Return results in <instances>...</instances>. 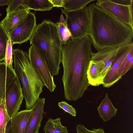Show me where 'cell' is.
Segmentation results:
<instances>
[{
  "label": "cell",
  "mask_w": 133,
  "mask_h": 133,
  "mask_svg": "<svg viewBox=\"0 0 133 133\" xmlns=\"http://www.w3.org/2000/svg\"><path fill=\"white\" fill-rule=\"evenodd\" d=\"M7 113L5 100H2L0 104V133H5L6 126L10 120Z\"/></svg>",
  "instance_id": "cell-22"
},
{
  "label": "cell",
  "mask_w": 133,
  "mask_h": 133,
  "mask_svg": "<svg viewBox=\"0 0 133 133\" xmlns=\"http://www.w3.org/2000/svg\"><path fill=\"white\" fill-rule=\"evenodd\" d=\"M32 109L18 112L10 120L11 133H24Z\"/></svg>",
  "instance_id": "cell-15"
},
{
  "label": "cell",
  "mask_w": 133,
  "mask_h": 133,
  "mask_svg": "<svg viewBox=\"0 0 133 133\" xmlns=\"http://www.w3.org/2000/svg\"><path fill=\"white\" fill-rule=\"evenodd\" d=\"M95 4L133 29V2L127 5L117 3L112 0H97Z\"/></svg>",
  "instance_id": "cell-8"
},
{
  "label": "cell",
  "mask_w": 133,
  "mask_h": 133,
  "mask_svg": "<svg viewBox=\"0 0 133 133\" xmlns=\"http://www.w3.org/2000/svg\"><path fill=\"white\" fill-rule=\"evenodd\" d=\"M133 63V56H132L126 67L123 72L121 76H122L124 75L129 70L132 68Z\"/></svg>",
  "instance_id": "cell-29"
},
{
  "label": "cell",
  "mask_w": 133,
  "mask_h": 133,
  "mask_svg": "<svg viewBox=\"0 0 133 133\" xmlns=\"http://www.w3.org/2000/svg\"><path fill=\"white\" fill-rule=\"evenodd\" d=\"M1 15H2V14H1V13L0 12V16H1Z\"/></svg>",
  "instance_id": "cell-34"
},
{
  "label": "cell",
  "mask_w": 133,
  "mask_h": 133,
  "mask_svg": "<svg viewBox=\"0 0 133 133\" xmlns=\"http://www.w3.org/2000/svg\"><path fill=\"white\" fill-rule=\"evenodd\" d=\"M58 35L62 46L65 44L71 38V33L68 28L66 21L55 23Z\"/></svg>",
  "instance_id": "cell-21"
},
{
  "label": "cell",
  "mask_w": 133,
  "mask_h": 133,
  "mask_svg": "<svg viewBox=\"0 0 133 133\" xmlns=\"http://www.w3.org/2000/svg\"><path fill=\"white\" fill-rule=\"evenodd\" d=\"M112 1L117 3L121 5H130L133 0H112Z\"/></svg>",
  "instance_id": "cell-30"
},
{
  "label": "cell",
  "mask_w": 133,
  "mask_h": 133,
  "mask_svg": "<svg viewBox=\"0 0 133 133\" xmlns=\"http://www.w3.org/2000/svg\"><path fill=\"white\" fill-rule=\"evenodd\" d=\"M13 45L9 38L7 42L5 50V59L4 61L7 66L12 70L13 50Z\"/></svg>",
  "instance_id": "cell-24"
},
{
  "label": "cell",
  "mask_w": 133,
  "mask_h": 133,
  "mask_svg": "<svg viewBox=\"0 0 133 133\" xmlns=\"http://www.w3.org/2000/svg\"><path fill=\"white\" fill-rule=\"evenodd\" d=\"M97 110L99 117L104 122H106L115 116L117 109L114 106L108 94L107 93L99 106L97 107Z\"/></svg>",
  "instance_id": "cell-17"
},
{
  "label": "cell",
  "mask_w": 133,
  "mask_h": 133,
  "mask_svg": "<svg viewBox=\"0 0 133 133\" xmlns=\"http://www.w3.org/2000/svg\"><path fill=\"white\" fill-rule=\"evenodd\" d=\"M90 18L89 35L97 51L132 42L133 29L95 3L88 6Z\"/></svg>",
  "instance_id": "cell-2"
},
{
  "label": "cell",
  "mask_w": 133,
  "mask_h": 133,
  "mask_svg": "<svg viewBox=\"0 0 133 133\" xmlns=\"http://www.w3.org/2000/svg\"><path fill=\"white\" fill-rule=\"evenodd\" d=\"M11 0H0V6L8 5Z\"/></svg>",
  "instance_id": "cell-32"
},
{
  "label": "cell",
  "mask_w": 133,
  "mask_h": 133,
  "mask_svg": "<svg viewBox=\"0 0 133 133\" xmlns=\"http://www.w3.org/2000/svg\"><path fill=\"white\" fill-rule=\"evenodd\" d=\"M61 9L66 17L67 27L71 34V39H79L89 35L90 18L88 6L72 11Z\"/></svg>",
  "instance_id": "cell-5"
},
{
  "label": "cell",
  "mask_w": 133,
  "mask_h": 133,
  "mask_svg": "<svg viewBox=\"0 0 133 133\" xmlns=\"http://www.w3.org/2000/svg\"><path fill=\"white\" fill-rule=\"evenodd\" d=\"M9 37L0 24V62L5 59L6 49Z\"/></svg>",
  "instance_id": "cell-23"
},
{
  "label": "cell",
  "mask_w": 133,
  "mask_h": 133,
  "mask_svg": "<svg viewBox=\"0 0 133 133\" xmlns=\"http://www.w3.org/2000/svg\"><path fill=\"white\" fill-rule=\"evenodd\" d=\"M133 56V48H132L127 54L123 61L119 70V75L122 76V74L126 67L132 56Z\"/></svg>",
  "instance_id": "cell-28"
},
{
  "label": "cell",
  "mask_w": 133,
  "mask_h": 133,
  "mask_svg": "<svg viewBox=\"0 0 133 133\" xmlns=\"http://www.w3.org/2000/svg\"><path fill=\"white\" fill-rule=\"evenodd\" d=\"M45 133H68L66 127L63 126L60 118L48 119L43 128Z\"/></svg>",
  "instance_id": "cell-19"
},
{
  "label": "cell",
  "mask_w": 133,
  "mask_h": 133,
  "mask_svg": "<svg viewBox=\"0 0 133 133\" xmlns=\"http://www.w3.org/2000/svg\"><path fill=\"white\" fill-rule=\"evenodd\" d=\"M14 69L22 82L26 109H31L40 98L43 82L31 64L28 53L19 49L13 50Z\"/></svg>",
  "instance_id": "cell-4"
},
{
  "label": "cell",
  "mask_w": 133,
  "mask_h": 133,
  "mask_svg": "<svg viewBox=\"0 0 133 133\" xmlns=\"http://www.w3.org/2000/svg\"><path fill=\"white\" fill-rule=\"evenodd\" d=\"M24 0H11L6 9L7 13L24 9H28L24 4Z\"/></svg>",
  "instance_id": "cell-25"
},
{
  "label": "cell",
  "mask_w": 133,
  "mask_h": 133,
  "mask_svg": "<svg viewBox=\"0 0 133 133\" xmlns=\"http://www.w3.org/2000/svg\"><path fill=\"white\" fill-rule=\"evenodd\" d=\"M133 46L132 42L124 45L116 47L103 49L96 53L92 52L91 60L101 61L104 63V69L101 74L100 78L103 82L104 79L112 64L125 51Z\"/></svg>",
  "instance_id": "cell-9"
},
{
  "label": "cell",
  "mask_w": 133,
  "mask_h": 133,
  "mask_svg": "<svg viewBox=\"0 0 133 133\" xmlns=\"http://www.w3.org/2000/svg\"><path fill=\"white\" fill-rule=\"evenodd\" d=\"M95 0H63L64 10L72 11L81 9Z\"/></svg>",
  "instance_id": "cell-20"
},
{
  "label": "cell",
  "mask_w": 133,
  "mask_h": 133,
  "mask_svg": "<svg viewBox=\"0 0 133 133\" xmlns=\"http://www.w3.org/2000/svg\"><path fill=\"white\" fill-rule=\"evenodd\" d=\"M28 55L30 63L41 78L44 86L51 92H53L56 87L53 76L39 50L31 45L29 48Z\"/></svg>",
  "instance_id": "cell-6"
},
{
  "label": "cell",
  "mask_w": 133,
  "mask_h": 133,
  "mask_svg": "<svg viewBox=\"0 0 133 133\" xmlns=\"http://www.w3.org/2000/svg\"><path fill=\"white\" fill-rule=\"evenodd\" d=\"M37 25L35 15L30 12L9 36L12 45L21 44L29 40Z\"/></svg>",
  "instance_id": "cell-10"
},
{
  "label": "cell",
  "mask_w": 133,
  "mask_h": 133,
  "mask_svg": "<svg viewBox=\"0 0 133 133\" xmlns=\"http://www.w3.org/2000/svg\"><path fill=\"white\" fill-rule=\"evenodd\" d=\"M30 10L24 9L7 13L0 24L9 37L20 24Z\"/></svg>",
  "instance_id": "cell-12"
},
{
  "label": "cell",
  "mask_w": 133,
  "mask_h": 133,
  "mask_svg": "<svg viewBox=\"0 0 133 133\" xmlns=\"http://www.w3.org/2000/svg\"><path fill=\"white\" fill-rule=\"evenodd\" d=\"M88 35L81 39L69 40L63 46L61 62L65 98L76 101L83 96L90 85L87 72L92 52Z\"/></svg>",
  "instance_id": "cell-1"
},
{
  "label": "cell",
  "mask_w": 133,
  "mask_h": 133,
  "mask_svg": "<svg viewBox=\"0 0 133 133\" xmlns=\"http://www.w3.org/2000/svg\"><path fill=\"white\" fill-rule=\"evenodd\" d=\"M45 98H40L31 109L24 133H38L43 117Z\"/></svg>",
  "instance_id": "cell-11"
},
{
  "label": "cell",
  "mask_w": 133,
  "mask_h": 133,
  "mask_svg": "<svg viewBox=\"0 0 133 133\" xmlns=\"http://www.w3.org/2000/svg\"><path fill=\"white\" fill-rule=\"evenodd\" d=\"M5 133H11L10 121L6 126Z\"/></svg>",
  "instance_id": "cell-33"
},
{
  "label": "cell",
  "mask_w": 133,
  "mask_h": 133,
  "mask_svg": "<svg viewBox=\"0 0 133 133\" xmlns=\"http://www.w3.org/2000/svg\"><path fill=\"white\" fill-rule=\"evenodd\" d=\"M105 66L102 61L90 60L87 69V74L88 81L90 85L98 86L103 84L100 77Z\"/></svg>",
  "instance_id": "cell-14"
},
{
  "label": "cell",
  "mask_w": 133,
  "mask_h": 133,
  "mask_svg": "<svg viewBox=\"0 0 133 133\" xmlns=\"http://www.w3.org/2000/svg\"><path fill=\"white\" fill-rule=\"evenodd\" d=\"M76 129L77 133H105L104 130L101 128L90 130L82 125H77Z\"/></svg>",
  "instance_id": "cell-26"
},
{
  "label": "cell",
  "mask_w": 133,
  "mask_h": 133,
  "mask_svg": "<svg viewBox=\"0 0 133 133\" xmlns=\"http://www.w3.org/2000/svg\"><path fill=\"white\" fill-rule=\"evenodd\" d=\"M44 58L52 75H57L60 69L62 46L55 23L44 19L36 26L29 40Z\"/></svg>",
  "instance_id": "cell-3"
},
{
  "label": "cell",
  "mask_w": 133,
  "mask_h": 133,
  "mask_svg": "<svg viewBox=\"0 0 133 133\" xmlns=\"http://www.w3.org/2000/svg\"><path fill=\"white\" fill-rule=\"evenodd\" d=\"M16 75L14 70L10 69L4 61L0 62V104L2 99L5 100L7 85Z\"/></svg>",
  "instance_id": "cell-16"
},
{
  "label": "cell",
  "mask_w": 133,
  "mask_h": 133,
  "mask_svg": "<svg viewBox=\"0 0 133 133\" xmlns=\"http://www.w3.org/2000/svg\"><path fill=\"white\" fill-rule=\"evenodd\" d=\"M52 4L54 7H62L63 0H49Z\"/></svg>",
  "instance_id": "cell-31"
},
{
  "label": "cell",
  "mask_w": 133,
  "mask_h": 133,
  "mask_svg": "<svg viewBox=\"0 0 133 133\" xmlns=\"http://www.w3.org/2000/svg\"><path fill=\"white\" fill-rule=\"evenodd\" d=\"M23 3L27 9L36 11H49L54 7L49 0H24Z\"/></svg>",
  "instance_id": "cell-18"
},
{
  "label": "cell",
  "mask_w": 133,
  "mask_h": 133,
  "mask_svg": "<svg viewBox=\"0 0 133 133\" xmlns=\"http://www.w3.org/2000/svg\"><path fill=\"white\" fill-rule=\"evenodd\" d=\"M23 98L21 84L16 75L6 88L5 103L7 113L11 118L18 112Z\"/></svg>",
  "instance_id": "cell-7"
},
{
  "label": "cell",
  "mask_w": 133,
  "mask_h": 133,
  "mask_svg": "<svg viewBox=\"0 0 133 133\" xmlns=\"http://www.w3.org/2000/svg\"><path fill=\"white\" fill-rule=\"evenodd\" d=\"M133 46L125 51L112 64L103 80L104 87L109 88L122 78L118 73L119 70L123 61Z\"/></svg>",
  "instance_id": "cell-13"
},
{
  "label": "cell",
  "mask_w": 133,
  "mask_h": 133,
  "mask_svg": "<svg viewBox=\"0 0 133 133\" xmlns=\"http://www.w3.org/2000/svg\"><path fill=\"white\" fill-rule=\"evenodd\" d=\"M58 106L65 112L70 114L72 115L75 116L76 112L73 107L68 104L66 102L63 101L58 103Z\"/></svg>",
  "instance_id": "cell-27"
}]
</instances>
